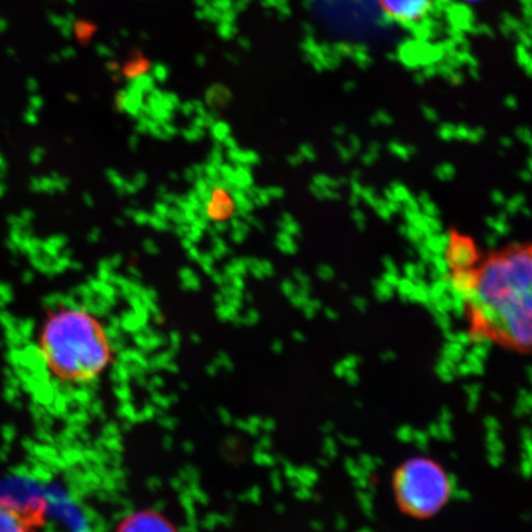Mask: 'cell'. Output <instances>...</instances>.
<instances>
[{"mask_svg":"<svg viewBox=\"0 0 532 532\" xmlns=\"http://www.w3.org/2000/svg\"><path fill=\"white\" fill-rule=\"evenodd\" d=\"M403 270H404L406 278H409V280H413V281L417 280V268H415V264H414V263H407V264L404 265Z\"/></svg>","mask_w":532,"mask_h":532,"instance_id":"cell-35","label":"cell"},{"mask_svg":"<svg viewBox=\"0 0 532 532\" xmlns=\"http://www.w3.org/2000/svg\"><path fill=\"white\" fill-rule=\"evenodd\" d=\"M425 220H427V225H429V228H430L432 233H439V232H442V221L439 220V217L427 216V215H425Z\"/></svg>","mask_w":532,"mask_h":532,"instance_id":"cell-29","label":"cell"},{"mask_svg":"<svg viewBox=\"0 0 532 532\" xmlns=\"http://www.w3.org/2000/svg\"><path fill=\"white\" fill-rule=\"evenodd\" d=\"M389 148L394 155H397V157H399L401 159H406V160H407L412 154L417 152V150H415V147H413V146H404V144L401 143V142H397V141H392V142L389 144Z\"/></svg>","mask_w":532,"mask_h":532,"instance_id":"cell-11","label":"cell"},{"mask_svg":"<svg viewBox=\"0 0 532 532\" xmlns=\"http://www.w3.org/2000/svg\"><path fill=\"white\" fill-rule=\"evenodd\" d=\"M462 1H465V3H471V4H473V3H480V1H483V0H462Z\"/></svg>","mask_w":532,"mask_h":532,"instance_id":"cell-57","label":"cell"},{"mask_svg":"<svg viewBox=\"0 0 532 532\" xmlns=\"http://www.w3.org/2000/svg\"><path fill=\"white\" fill-rule=\"evenodd\" d=\"M377 158H379V154L372 153V152H367V153L364 154L362 155V163L365 164V165H372V164L377 160Z\"/></svg>","mask_w":532,"mask_h":532,"instance_id":"cell-42","label":"cell"},{"mask_svg":"<svg viewBox=\"0 0 532 532\" xmlns=\"http://www.w3.org/2000/svg\"><path fill=\"white\" fill-rule=\"evenodd\" d=\"M386 14L403 24L422 20L432 8V0H379Z\"/></svg>","mask_w":532,"mask_h":532,"instance_id":"cell-8","label":"cell"},{"mask_svg":"<svg viewBox=\"0 0 532 532\" xmlns=\"http://www.w3.org/2000/svg\"><path fill=\"white\" fill-rule=\"evenodd\" d=\"M435 175L442 182H450L456 175V169L451 163L440 164L435 169Z\"/></svg>","mask_w":532,"mask_h":532,"instance_id":"cell-14","label":"cell"},{"mask_svg":"<svg viewBox=\"0 0 532 532\" xmlns=\"http://www.w3.org/2000/svg\"><path fill=\"white\" fill-rule=\"evenodd\" d=\"M333 131H334V134L336 136H344L346 134V127L343 125L336 126V129Z\"/></svg>","mask_w":532,"mask_h":532,"instance_id":"cell-52","label":"cell"},{"mask_svg":"<svg viewBox=\"0 0 532 532\" xmlns=\"http://www.w3.org/2000/svg\"><path fill=\"white\" fill-rule=\"evenodd\" d=\"M336 149L341 160H344V162H349L353 158V155H354V154L351 153L349 147H346L345 144H343L341 142H336Z\"/></svg>","mask_w":532,"mask_h":532,"instance_id":"cell-25","label":"cell"},{"mask_svg":"<svg viewBox=\"0 0 532 532\" xmlns=\"http://www.w3.org/2000/svg\"><path fill=\"white\" fill-rule=\"evenodd\" d=\"M418 202L420 203V206L422 205H424V203H427V201H430L432 199H430V195L427 194V191L420 192V195L417 197Z\"/></svg>","mask_w":532,"mask_h":532,"instance_id":"cell-47","label":"cell"},{"mask_svg":"<svg viewBox=\"0 0 532 532\" xmlns=\"http://www.w3.org/2000/svg\"><path fill=\"white\" fill-rule=\"evenodd\" d=\"M420 207H422L424 215H427V216L439 217V215H440L439 207H437L432 200L427 201V203H424V205H422Z\"/></svg>","mask_w":532,"mask_h":532,"instance_id":"cell-28","label":"cell"},{"mask_svg":"<svg viewBox=\"0 0 532 532\" xmlns=\"http://www.w3.org/2000/svg\"><path fill=\"white\" fill-rule=\"evenodd\" d=\"M425 116H427V120H430V121L437 120V112H435V111L434 110H429V109H427V110H425Z\"/></svg>","mask_w":532,"mask_h":532,"instance_id":"cell-51","label":"cell"},{"mask_svg":"<svg viewBox=\"0 0 532 532\" xmlns=\"http://www.w3.org/2000/svg\"><path fill=\"white\" fill-rule=\"evenodd\" d=\"M422 243L427 245V249L432 252V254H444L447 245L450 243V232L449 233H430V235H424Z\"/></svg>","mask_w":532,"mask_h":532,"instance_id":"cell-10","label":"cell"},{"mask_svg":"<svg viewBox=\"0 0 532 532\" xmlns=\"http://www.w3.org/2000/svg\"><path fill=\"white\" fill-rule=\"evenodd\" d=\"M351 216H353L355 225H357V228H359L360 230H364L365 228H366V216H365L364 212L355 207V210L353 211V215H351Z\"/></svg>","mask_w":532,"mask_h":532,"instance_id":"cell-26","label":"cell"},{"mask_svg":"<svg viewBox=\"0 0 532 532\" xmlns=\"http://www.w3.org/2000/svg\"><path fill=\"white\" fill-rule=\"evenodd\" d=\"M402 210H408V211H420V203L418 202L415 197L410 196L407 199L406 201L402 202Z\"/></svg>","mask_w":532,"mask_h":532,"instance_id":"cell-30","label":"cell"},{"mask_svg":"<svg viewBox=\"0 0 532 532\" xmlns=\"http://www.w3.org/2000/svg\"><path fill=\"white\" fill-rule=\"evenodd\" d=\"M361 146H362V144H361V141H360L357 136H354V134H350V136H349V149H350L351 153H359L360 149H361Z\"/></svg>","mask_w":532,"mask_h":532,"instance_id":"cell-36","label":"cell"},{"mask_svg":"<svg viewBox=\"0 0 532 532\" xmlns=\"http://www.w3.org/2000/svg\"><path fill=\"white\" fill-rule=\"evenodd\" d=\"M403 237H407L408 240H410L414 244H419L424 240V235L422 232L412 225H406V230H404Z\"/></svg>","mask_w":532,"mask_h":532,"instance_id":"cell-18","label":"cell"},{"mask_svg":"<svg viewBox=\"0 0 532 532\" xmlns=\"http://www.w3.org/2000/svg\"><path fill=\"white\" fill-rule=\"evenodd\" d=\"M485 245L488 247V248H490V249H493V248H495L497 245H498L499 243V235H497V233H487L485 237Z\"/></svg>","mask_w":532,"mask_h":532,"instance_id":"cell-38","label":"cell"},{"mask_svg":"<svg viewBox=\"0 0 532 532\" xmlns=\"http://www.w3.org/2000/svg\"><path fill=\"white\" fill-rule=\"evenodd\" d=\"M449 293L451 296H460L465 300L466 303L470 302L475 297L478 273L473 271L472 268L454 270V273H449Z\"/></svg>","mask_w":532,"mask_h":532,"instance_id":"cell-9","label":"cell"},{"mask_svg":"<svg viewBox=\"0 0 532 532\" xmlns=\"http://www.w3.org/2000/svg\"><path fill=\"white\" fill-rule=\"evenodd\" d=\"M500 144L503 146V148H512L513 147V139L510 138V137H502L500 138Z\"/></svg>","mask_w":532,"mask_h":532,"instance_id":"cell-49","label":"cell"},{"mask_svg":"<svg viewBox=\"0 0 532 532\" xmlns=\"http://www.w3.org/2000/svg\"><path fill=\"white\" fill-rule=\"evenodd\" d=\"M360 197L371 207H374V203L379 200V196H377V194L374 191V187H364Z\"/></svg>","mask_w":532,"mask_h":532,"instance_id":"cell-21","label":"cell"},{"mask_svg":"<svg viewBox=\"0 0 532 532\" xmlns=\"http://www.w3.org/2000/svg\"><path fill=\"white\" fill-rule=\"evenodd\" d=\"M415 268H417L418 278H424L425 273H427V265H425V263L420 260L419 263L415 264Z\"/></svg>","mask_w":532,"mask_h":532,"instance_id":"cell-45","label":"cell"},{"mask_svg":"<svg viewBox=\"0 0 532 532\" xmlns=\"http://www.w3.org/2000/svg\"><path fill=\"white\" fill-rule=\"evenodd\" d=\"M283 291L286 292V295H288V296H293L295 293H296V283H292V281H290V280H288V281H285L283 283Z\"/></svg>","mask_w":532,"mask_h":532,"instance_id":"cell-44","label":"cell"},{"mask_svg":"<svg viewBox=\"0 0 532 532\" xmlns=\"http://www.w3.org/2000/svg\"><path fill=\"white\" fill-rule=\"evenodd\" d=\"M360 175H361V174H360L359 170H355V172L351 173V179H357V180H359Z\"/></svg>","mask_w":532,"mask_h":532,"instance_id":"cell-56","label":"cell"},{"mask_svg":"<svg viewBox=\"0 0 532 532\" xmlns=\"http://www.w3.org/2000/svg\"><path fill=\"white\" fill-rule=\"evenodd\" d=\"M384 268H386V271H387V273H399L398 268H397V265H396V263H394V260L392 259L391 256H384Z\"/></svg>","mask_w":532,"mask_h":532,"instance_id":"cell-40","label":"cell"},{"mask_svg":"<svg viewBox=\"0 0 532 532\" xmlns=\"http://www.w3.org/2000/svg\"><path fill=\"white\" fill-rule=\"evenodd\" d=\"M399 278H399V273H387V271H386V273H384L382 280H384V283H389V285H391L392 288H396V286H397V283H398Z\"/></svg>","mask_w":532,"mask_h":532,"instance_id":"cell-39","label":"cell"},{"mask_svg":"<svg viewBox=\"0 0 532 532\" xmlns=\"http://www.w3.org/2000/svg\"><path fill=\"white\" fill-rule=\"evenodd\" d=\"M490 199H492V201H493V203H495L497 206H503L505 201H507L505 194H504L502 190H498V189H495V190L492 191V194H490Z\"/></svg>","mask_w":532,"mask_h":532,"instance_id":"cell-33","label":"cell"},{"mask_svg":"<svg viewBox=\"0 0 532 532\" xmlns=\"http://www.w3.org/2000/svg\"><path fill=\"white\" fill-rule=\"evenodd\" d=\"M455 127L452 124H445L439 129V137L444 141L455 139Z\"/></svg>","mask_w":532,"mask_h":532,"instance_id":"cell-22","label":"cell"},{"mask_svg":"<svg viewBox=\"0 0 532 532\" xmlns=\"http://www.w3.org/2000/svg\"><path fill=\"white\" fill-rule=\"evenodd\" d=\"M355 305H357V307H364V305H366V301L364 298L356 297L354 300Z\"/></svg>","mask_w":532,"mask_h":532,"instance_id":"cell-55","label":"cell"},{"mask_svg":"<svg viewBox=\"0 0 532 532\" xmlns=\"http://www.w3.org/2000/svg\"><path fill=\"white\" fill-rule=\"evenodd\" d=\"M278 245H280L281 250H283L285 253H288V254H293L297 250V245L293 242L292 237L288 235L286 232L278 235Z\"/></svg>","mask_w":532,"mask_h":532,"instance_id":"cell-15","label":"cell"},{"mask_svg":"<svg viewBox=\"0 0 532 532\" xmlns=\"http://www.w3.org/2000/svg\"><path fill=\"white\" fill-rule=\"evenodd\" d=\"M492 230H494V233H497L499 237H505L510 233L512 227L509 225L508 221H500L497 217H494V223L492 225Z\"/></svg>","mask_w":532,"mask_h":532,"instance_id":"cell-20","label":"cell"},{"mask_svg":"<svg viewBox=\"0 0 532 532\" xmlns=\"http://www.w3.org/2000/svg\"><path fill=\"white\" fill-rule=\"evenodd\" d=\"M360 199H361V197L357 196V195H354V194H351L350 200H349L351 207H357V205H359Z\"/></svg>","mask_w":532,"mask_h":532,"instance_id":"cell-53","label":"cell"},{"mask_svg":"<svg viewBox=\"0 0 532 532\" xmlns=\"http://www.w3.org/2000/svg\"><path fill=\"white\" fill-rule=\"evenodd\" d=\"M37 525V513L9 499L0 498V532H36Z\"/></svg>","mask_w":532,"mask_h":532,"instance_id":"cell-5","label":"cell"},{"mask_svg":"<svg viewBox=\"0 0 532 532\" xmlns=\"http://www.w3.org/2000/svg\"><path fill=\"white\" fill-rule=\"evenodd\" d=\"M317 273L324 281H331L336 276V271L333 270V268L326 264H321L319 268H317Z\"/></svg>","mask_w":532,"mask_h":532,"instance_id":"cell-23","label":"cell"},{"mask_svg":"<svg viewBox=\"0 0 532 532\" xmlns=\"http://www.w3.org/2000/svg\"><path fill=\"white\" fill-rule=\"evenodd\" d=\"M379 150H381V144H379L377 141H372V142L369 144V152L379 154Z\"/></svg>","mask_w":532,"mask_h":532,"instance_id":"cell-48","label":"cell"},{"mask_svg":"<svg viewBox=\"0 0 532 532\" xmlns=\"http://www.w3.org/2000/svg\"><path fill=\"white\" fill-rule=\"evenodd\" d=\"M374 286L376 296L381 301H386V300H389L394 296V288H392L389 283H384V280H376Z\"/></svg>","mask_w":532,"mask_h":532,"instance_id":"cell-12","label":"cell"},{"mask_svg":"<svg viewBox=\"0 0 532 532\" xmlns=\"http://www.w3.org/2000/svg\"><path fill=\"white\" fill-rule=\"evenodd\" d=\"M240 206V197L232 194L228 187H213L203 199V213L213 223L228 221Z\"/></svg>","mask_w":532,"mask_h":532,"instance_id":"cell-6","label":"cell"},{"mask_svg":"<svg viewBox=\"0 0 532 532\" xmlns=\"http://www.w3.org/2000/svg\"><path fill=\"white\" fill-rule=\"evenodd\" d=\"M525 201H526V199H525L523 194L515 195V196L509 199V200H507L505 203H504V205H505V212H507L508 215H515L516 212L520 211L521 206L525 205Z\"/></svg>","mask_w":532,"mask_h":532,"instance_id":"cell-13","label":"cell"},{"mask_svg":"<svg viewBox=\"0 0 532 532\" xmlns=\"http://www.w3.org/2000/svg\"><path fill=\"white\" fill-rule=\"evenodd\" d=\"M430 278H432V281H437V280L442 278V273H439L435 268H432V270H430Z\"/></svg>","mask_w":532,"mask_h":532,"instance_id":"cell-54","label":"cell"},{"mask_svg":"<svg viewBox=\"0 0 532 532\" xmlns=\"http://www.w3.org/2000/svg\"><path fill=\"white\" fill-rule=\"evenodd\" d=\"M303 159L302 155L301 154H295V155H291L290 158H288V162L292 164L293 167H296V165H300V164L302 163Z\"/></svg>","mask_w":532,"mask_h":532,"instance_id":"cell-46","label":"cell"},{"mask_svg":"<svg viewBox=\"0 0 532 532\" xmlns=\"http://www.w3.org/2000/svg\"><path fill=\"white\" fill-rule=\"evenodd\" d=\"M300 154L302 155L303 159L309 160V162H313L317 158L316 149L313 148V146H311V144H302L300 147Z\"/></svg>","mask_w":532,"mask_h":532,"instance_id":"cell-24","label":"cell"},{"mask_svg":"<svg viewBox=\"0 0 532 532\" xmlns=\"http://www.w3.org/2000/svg\"><path fill=\"white\" fill-rule=\"evenodd\" d=\"M444 254L449 268L452 270L471 268L478 259V250L473 240L456 232H450V243Z\"/></svg>","mask_w":532,"mask_h":532,"instance_id":"cell-7","label":"cell"},{"mask_svg":"<svg viewBox=\"0 0 532 532\" xmlns=\"http://www.w3.org/2000/svg\"><path fill=\"white\" fill-rule=\"evenodd\" d=\"M376 120L372 121L374 124H384V125H391L392 122H394V120H392V117L391 116L387 115V114H384V112H379V115L376 116L374 117Z\"/></svg>","mask_w":532,"mask_h":532,"instance_id":"cell-41","label":"cell"},{"mask_svg":"<svg viewBox=\"0 0 532 532\" xmlns=\"http://www.w3.org/2000/svg\"><path fill=\"white\" fill-rule=\"evenodd\" d=\"M114 532H179L177 526L155 510H137L121 519Z\"/></svg>","mask_w":532,"mask_h":532,"instance_id":"cell-4","label":"cell"},{"mask_svg":"<svg viewBox=\"0 0 532 532\" xmlns=\"http://www.w3.org/2000/svg\"><path fill=\"white\" fill-rule=\"evenodd\" d=\"M430 263H432V268L442 273V276H445V275H449V273H450V268H449V264H447V261H446L445 255H432V259Z\"/></svg>","mask_w":532,"mask_h":532,"instance_id":"cell-17","label":"cell"},{"mask_svg":"<svg viewBox=\"0 0 532 532\" xmlns=\"http://www.w3.org/2000/svg\"><path fill=\"white\" fill-rule=\"evenodd\" d=\"M350 187L351 194L357 195V196H360V195H361V191H362V189H364V187L361 185V182H360L357 179H351Z\"/></svg>","mask_w":532,"mask_h":532,"instance_id":"cell-43","label":"cell"},{"mask_svg":"<svg viewBox=\"0 0 532 532\" xmlns=\"http://www.w3.org/2000/svg\"><path fill=\"white\" fill-rule=\"evenodd\" d=\"M295 278L297 280L298 285L300 286H311V278L308 276L307 273H303L302 270H295Z\"/></svg>","mask_w":532,"mask_h":532,"instance_id":"cell-34","label":"cell"},{"mask_svg":"<svg viewBox=\"0 0 532 532\" xmlns=\"http://www.w3.org/2000/svg\"><path fill=\"white\" fill-rule=\"evenodd\" d=\"M531 253L515 245L510 253L492 258L478 273L477 302L493 312V326L515 345L531 339ZM468 303V302H467Z\"/></svg>","mask_w":532,"mask_h":532,"instance_id":"cell-2","label":"cell"},{"mask_svg":"<svg viewBox=\"0 0 532 532\" xmlns=\"http://www.w3.org/2000/svg\"><path fill=\"white\" fill-rule=\"evenodd\" d=\"M396 490L401 503L410 513H437L449 498V477L437 463L427 459L408 461L396 478Z\"/></svg>","mask_w":532,"mask_h":532,"instance_id":"cell-3","label":"cell"},{"mask_svg":"<svg viewBox=\"0 0 532 532\" xmlns=\"http://www.w3.org/2000/svg\"><path fill=\"white\" fill-rule=\"evenodd\" d=\"M515 134L524 143H526L528 146L531 144V134H530L528 127H519L518 130L515 131Z\"/></svg>","mask_w":532,"mask_h":532,"instance_id":"cell-32","label":"cell"},{"mask_svg":"<svg viewBox=\"0 0 532 532\" xmlns=\"http://www.w3.org/2000/svg\"><path fill=\"white\" fill-rule=\"evenodd\" d=\"M37 346L49 377L69 389L95 384L115 362V341L107 323L81 303L53 308L40 328Z\"/></svg>","mask_w":532,"mask_h":532,"instance_id":"cell-1","label":"cell"},{"mask_svg":"<svg viewBox=\"0 0 532 532\" xmlns=\"http://www.w3.org/2000/svg\"><path fill=\"white\" fill-rule=\"evenodd\" d=\"M418 254H419L420 260L424 261V263H430L432 259V255H434L430 250L427 249V245L424 244L422 242L418 244Z\"/></svg>","mask_w":532,"mask_h":532,"instance_id":"cell-27","label":"cell"},{"mask_svg":"<svg viewBox=\"0 0 532 532\" xmlns=\"http://www.w3.org/2000/svg\"><path fill=\"white\" fill-rule=\"evenodd\" d=\"M397 290L401 293V296L403 297L409 298L410 293L413 292V288H414V281L409 280V278H399L398 283H397Z\"/></svg>","mask_w":532,"mask_h":532,"instance_id":"cell-19","label":"cell"},{"mask_svg":"<svg viewBox=\"0 0 532 532\" xmlns=\"http://www.w3.org/2000/svg\"><path fill=\"white\" fill-rule=\"evenodd\" d=\"M389 189H391V190H392V192H394L396 201L401 202V203L406 201V200H407V199H409V197L412 196V194H410V191L408 190V187H404V185H403V184H401V182H392V184H391V187H389Z\"/></svg>","mask_w":532,"mask_h":532,"instance_id":"cell-16","label":"cell"},{"mask_svg":"<svg viewBox=\"0 0 532 532\" xmlns=\"http://www.w3.org/2000/svg\"><path fill=\"white\" fill-rule=\"evenodd\" d=\"M485 131L483 130L482 127H478V129H471L470 134H468V139H467V141L473 142V143H477V142H480V141L485 138Z\"/></svg>","mask_w":532,"mask_h":532,"instance_id":"cell-31","label":"cell"},{"mask_svg":"<svg viewBox=\"0 0 532 532\" xmlns=\"http://www.w3.org/2000/svg\"><path fill=\"white\" fill-rule=\"evenodd\" d=\"M470 127L467 126L460 125L455 127V138L463 141V139H468V134H470Z\"/></svg>","mask_w":532,"mask_h":532,"instance_id":"cell-37","label":"cell"},{"mask_svg":"<svg viewBox=\"0 0 532 532\" xmlns=\"http://www.w3.org/2000/svg\"><path fill=\"white\" fill-rule=\"evenodd\" d=\"M519 177H520V179H521L523 182H530V179H531V170L524 169L523 172L519 173Z\"/></svg>","mask_w":532,"mask_h":532,"instance_id":"cell-50","label":"cell"}]
</instances>
